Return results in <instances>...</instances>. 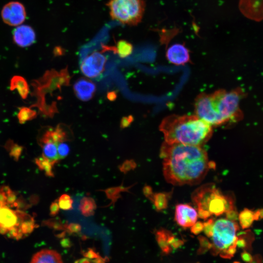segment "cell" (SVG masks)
Instances as JSON below:
<instances>
[{
	"instance_id": "cell-1",
	"label": "cell",
	"mask_w": 263,
	"mask_h": 263,
	"mask_svg": "<svg viewBox=\"0 0 263 263\" xmlns=\"http://www.w3.org/2000/svg\"><path fill=\"white\" fill-rule=\"evenodd\" d=\"M160 156L164 178L174 186L197 185L204 179L208 170L214 167L202 146L164 141Z\"/></svg>"
},
{
	"instance_id": "cell-2",
	"label": "cell",
	"mask_w": 263,
	"mask_h": 263,
	"mask_svg": "<svg viewBox=\"0 0 263 263\" xmlns=\"http://www.w3.org/2000/svg\"><path fill=\"white\" fill-rule=\"evenodd\" d=\"M244 94L240 88L229 92L221 89L210 94L201 93L195 99V115L212 127L237 122L243 117L240 103Z\"/></svg>"
},
{
	"instance_id": "cell-3",
	"label": "cell",
	"mask_w": 263,
	"mask_h": 263,
	"mask_svg": "<svg viewBox=\"0 0 263 263\" xmlns=\"http://www.w3.org/2000/svg\"><path fill=\"white\" fill-rule=\"evenodd\" d=\"M165 142L203 146L211 138L212 127L195 115L171 114L159 125Z\"/></svg>"
},
{
	"instance_id": "cell-4",
	"label": "cell",
	"mask_w": 263,
	"mask_h": 263,
	"mask_svg": "<svg viewBox=\"0 0 263 263\" xmlns=\"http://www.w3.org/2000/svg\"><path fill=\"white\" fill-rule=\"evenodd\" d=\"M21 204L17 195L9 187L0 188V234L19 240L34 230L35 221L20 209Z\"/></svg>"
},
{
	"instance_id": "cell-5",
	"label": "cell",
	"mask_w": 263,
	"mask_h": 263,
	"mask_svg": "<svg viewBox=\"0 0 263 263\" xmlns=\"http://www.w3.org/2000/svg\"><path fill=\"white\" fill-rule=\"evenodd\" d=\"M191 197L196 206L198 216L204 220L212 215L219 216L234 210L232 200L212 184L205 185L198 188Z\"/></svg>"
},
{
	"instance_id": "cell-6",
	"label": "cell",
	"mask_w": 263,
	"mask_h": 263,
	"mask_svg": "<svg viewBox=\"0 0 263 263\" xmlns=\"http://www.w3.org/2000/svg\"><path fill=\"white\" fill-rule=\"evenodd\" d=\"M239 225L233 220L220 218L214 222L209 250L214 255L230 259L233 257L237 247Z\"/></svg>"
},
{
	"instance_id": "cell-7",
	"label": "cell",
	"mask_w": 263,
	"mask_h": 263,
	"mask_svg": "<svg viewBox=\"0 0 263 263\" xmlns=\"http://www.w3.org/2000/svg\"><path fill=\"white\" fill-rule=\"evenodd\" d=\"M107 5L113 20L130 26L141 21L145 9L144 0H109Z\"/></svg>"
},
{
	"instance_id": "cell-8",
	"label": "cell",
	"mask_w": 263,
	"mask_h": 263,
	"mask_svg": "<svg viewBox=\"0 0 263 263\" xmlns=\"http://www.w3.org/2000/svg\"><path fill=\"white\" fill-rule=\"evenodd\" d=\"M106 60L103 54L94 52L82 60L80 66L81 71L87 77L96 78L104 71Z\"/></svg>"
},
{
	"instance_id": "cell-9",
	"label": "cell",
	"mask_w": 263,
	"mask_h": 263,
	"mask_svg": "<svg viewBox=\"0 0 263 263\" xmlns=\"http://www.w3.org/2000/svg\"><path fill=\"white\" fill-rule=\"evenodd\" d=\"M1 18L4 22L9 25H21L26 18V11L23 4L18 1H11L3 7Z\"/></svg>"
},
{
	"instance_id": "cell-10",
	"label": "cell",
	"mask_w": 263,
	"mask_h": 263,
	"mask_svg": "<svg viewBox=\"0 0 263 263\" xmlns=\"http://www.w3.org/2000/svg\"><path fill=\"white\" fill-rule=\"evenodd\" d=\"M198 216L196 210L189 205L179 204L176 206L175 220L183 227H191L197 222Z\"/></svg>"
},
{
	"instance_id": "cell-11",
	"label": "cell",
	"mask_w": 263,
	"mask_h": 263,
	"mask_svg": "<svg viewBox=\"0 0 263 263\" xmlns=\"http://www.w3.org/2000/svg\"><path fill=\"white\" fill-rule=\"evenodd\" d=\"M239 6L248 19L256 21L263 19V0H239Z\"/></svg>"
},
{
	"instance_id": "cell-12",
	"label": "cell",
	"mask_w": 263,
	"mask_h": 263,
	"mask_svg": "<svg viewBox=\"0 0 263 263\" xmlns=\"http://www.w3.org/2000/svg\"><path fill=\"white\" fill-rule=\"evenodd\" d=\"M157 242L164 254L170 253L183 244V241L176 238L170 232L161 229L156 232Z\"/></svg>"
},
{
	"instance_id": "cell-13",
	"label": "cell",
	"mask_w": 263,
	"mask_h": 263,
	"mask_svg": "<svg viewBox=\"0 0 263 263\" xmlns=\"http://www.w3.org/2000/svg\"><path fill=\"white\" fill-rule=\"evenodd\" d=\"M166 57L170 63L176 65H182L190 61L188 49L183 44L175 43L168 48Z\"/></svg>"
},
{
	"instance_id": "cell-14",
	"label": "cell",
	"mask_w": 263,
	"mask_h": 263,
	"mask_svg": "<svg viewBox=\"0 0 263 263\" xmlns=\"http://www.w3.org/2000/svg\"><path fill=\"white\" fill-rule=\"evenodd\" d=\"M13 38L15 43L18 46L26 47L35 42L36 34L31 27L26 25H20L13 30Z\"/></svg>"
},
{
	"instance_id": "cell-15",
	"label": "cell",
	"mask_w": 263,
	"mask_h": 263,
	"mask_svg": "<svg viewBox=\"0 0 263 263\" xmlns=\"http://www.w3.org/2000/svg\"><path fill=\"white\" fill-rule=\"evenodd\" d=\"M76 96L80 100L87 101L91 99L96 91L95 85L90 80L80 78L74 85Z\"/></svg>"
},
{
	"instance_id": "cell-16",
	"label": "cell",
	"mask_w": 263,
	"mask_h": 263,
	"mask_svg": "<svg viewBox=\"0 0 263 263\" xmlns=\"http://www.w3.org/2000/svg\"><path fill=\"white\" fill-rule=\"evenodd\" d=\"M68 133L62 125H59L55 129L47 130L39 140V142L51 141L56 143L69 140Z\"/></svg>"
},
{
	"instance_id": "cell-17",
	"label": "cell",
	"mask_w": 263,
	"mask_h": 263,
	"mask_svg": "<svg viewBox=\"0 0 263 263\" xmlns=\"http://www.w3.org/2000/svg\"><path fill=\"white\" fill-rule=\"evenodd\" d=\"M30 263H63L60 255L52 249H42L36 253Z\"/></svg>"
},
{
	"instance_id": "cell-18",
	"label": "cell",
	"mask_w": 263,
	"mask_h": 263,
	"mask_svg": "<svg viewBox=\"0 0 263 263\" xmlns=\"http://www.w3.org/2000/svg\"><path fill=\"white\" fill-rule=\"evenodd\" d=\"M39 144L42 149V155L49 161L53 165L58 163L60 160L57 154V144L51 142H40Z\"/></svg>"
},
{
	"instance_id": "cell-19",
	"label": "cell",
	"mask_w": 263,
	"mask_h": 263,
	"mask_svg": "<svg viewBox=\"0 0 263 263\" xmlns=\"http://www.w3.org/2000/svg\"><path fill=\"white\" fill-rule=\"evenodd\" d=\"M10 86L11 91L17 89L22 99L27 98L29 92V88L24 78L19 75L14 76L11 79Z\"/></svg>"
},
{
	"instance_id": "cell-20",
	"label": "cell",
	"mask_w": 263,
	"mask_h": 263,
	"mask_svg": "<svg viewBox=\"0 0 263 263\" xmlns=\"http://www.w3.org/2000/svg\"><path fill=\"white\" fill-rule=\"evenodd\" d=\"M259 218L258 212L244 209L242 210L238 216V219L240 225L243 229L249 227L254 220Z\"/></svg>"
},
{
	"instance_id": "cell-21",
	"label": "cell",
	"mask_w": 263,
	"mask_h": 263,
	"mask_svg": "<svg viewBox=\"0 0 263 263\" xmlns=\"http://www.w3.org/2000/svg\"><path fill=\"white\" fill-rule=\"evenodd\" d=\"M96 207L93 198L85 196L81 199L78 208L83 216L89 217L94 214Z\"/></svg>"
},
{
	"instance_id": "cell-22",
	"label": "cell",
	"mask_w": 263,
	"mask_h": 263,
	"mask_svg": "<svg viewBox=\"0 0 263 263\" xmlns=\"http://www.w3.org/2000/svg\"><path fill=\"white\" fill-rule=\"evenodd\" d=\"M133 185L125 187L123 186V184L117 187H111L105 189H102L101 191H104L107 197L111 200V203L109 205H114L117 200L121 197V192H129V189Z\"/></svg>"
},
{
	"instance_id": "cell-23",
	"label": "cell",
	"mask_w": 263,
	"mask_h": 263,
	"mask_svg": "<svg viewBox=\"0 0 263 263\" xmlns=\"http://www.w3.org/2000/svg\"><path fill=\"white\" fill-rule=\"evenodd\" d=\"M133 51L132 45L129 42L121 39L117 41L116 46L114 47V53H116L122 58L131 55Z\"/></svg>"
},
{
	"instance_id": "cell-24",
	"label": "cell",
	"mask_w": 263,
	"mask_h": 263,
	"mask_svg": "<svg viewBox=\"0 0 263 263\" xmlns=\"http://www.w3.org/2000/svg\"><path fill=\"white\" fill-rule=\"evenodd\" d=\"M35 163L38 168L45 172L46 176L54 177L53 168L54 165L49 161L41 156L35 159Z\"/></svg>"
},
{
	"instance_id": "cell-25",
	"label": "cell",
	"mask_w": 263,
	"mask_h": 263,
	"mask_svg": "<svg viewBox=\"0 0 263 263\" xmlns=\"http://www.w3.org/2000/svg\"><path fill=\"white\" fill-rule=\"evenodd\" d=\"M168 196L165 193H154L151 199L157 210H162L167 208L168 204Z\"/></svg>"
},
{
	"instance_id": "cell-26",
	"label": "cell",
	"mask_w": 263,
	"mask_h": 263,
	"mask_svg": "<svg viewBox=\"0 0 263 263\" xmlns=\"http://www.w3.org/2000/svg\"><path fill=\"white\" fill-rule=\"evenodd\" d=\"M17 116L19 123L24 124L34 119L37 116V112L30 108L23 107L19 109Z\"/></svg>"
},
{
	"instance_id": "cell-27",
	"label": "cell",
	"mask_w": 263,
	"mask_h": 263,
	"mask_svg": "<svg viewBox=\"0 0 263 263\" xmlns=\"http://www.w3.org/2000/svg\"><path fill=\"white\" fill-rule=\"evenodd\" d=\"M57 201L60 209L63 210H70L73 209V200L69 195L63 194Z\"/></svg>"
},
{
	"instance_id": "cell-28",
	"label": "cell",
	"mask_w": 263,
	"mask_h": 263,
	"mask_svg": "<svg viewBox=\"0 0 263 263\" xmlns=\"http://www.w3.org/2000/svg\"><path fill=\"white\" fill-rule=\"evenodd\" d=\"M136 167V163L132 159L126 160L121 165L118 166L120 171L124 174H126L129 171L133 170Z\"/></svg>"
},
{
	"instance_id": "cell-29",
	"label": "cell",
	"mask_w": 263,
	"mask_h": 263,
	"mask_svg": "<svg viewBox=\"0 0 263 263\" xmlns=\"http://www.w3.org/2000/svg\"><path fill=\"white\" fill-rule=\"evenodd\" d=\"M57 154L59 160L65 158L69 153V146L65 142H60L57 145Z\"/></svg>"
},
{
	"instance_id": "cell-30",
	"label": "cell",
	"mask_w": 263,
	"mask_h": 263,
	"mask_svg": "<svg viewBox=\"0 0 263 263\" xmlns=\"http://www.w3.org/2000/svg\"><path fill=\"white\" fill-rule=\"evenodd\" d=\"M6 145L10 150V155L15 158L18 159L21 152L22 147L17 144H14L11 141H8Z\"/></svg>"
},
{
	"instance_id": "cell-31",
	"label": "cell",
	"mask_w": 263,
	"mask_h": 263,
	"mask_svg": "<svg viewBox=\"0 0 263 263\" xmlns=\"http://www.w3.org/2000/svg\"><path fill=\"white\" fill-rule=\"evenodd\" d=\"M44 223L47 225L56 229H62L65 227V225L58 217L49 219Z\"/></svg>"
},
{
	"instance_id": "cell-32",
	"label": "cell",
	"mask_w": 263,
	"mask_h": 263,
	"mask_svg": "<svg viewBox=\"0 0 263 263\" xmlns=\"http://www.w3.org/2000/svg\"><path fill=\"white\" fill-rule=\"evenodd\" d=\"M214 222V220L211 218L204 223L203 231L207 238H209L211 235Z\"/></svg>"
},
{
	"instance_id": "cell-33",
	"label": "cell",
	"mask_w": 263,
	"mask_h": 263,
	"mask_svg": "<svg viewBox=\"0 0 263 263\" xmlns=\"http://www.w3.org/2000/svg\"><path fill=\"white\" fill-rule=\"evenodd\" d=\"M133 121V117L131 115L123 117L120 121V128L121 129H125L128 127L132 124Z\"/></svg>"
},
{
	"instance_id": "cell-34",
	"label": "cell",
	"mask_w": 263,
	"mask_h": 263,
	"mask_svg": "<svg viewBox=\"0 0 263 263\" xmlns=\"http://www.w3.org/2000/svg\"><path fill=\"white\" fill-rule=\"evenodd\" d=\"M204 229V223L196 222L191 227V232L194 234L200 233Z\"/></svg>"
},
{
	"instance_id": "cell-35",
	"label": "cell",
	"mask_w": 263,
	"mask_h": 263,
	"mask_svg": "<svg viewBox=\"0 0 263 263\" xmlns=\"http://www.w3.org/2000/svg\"><path fill=\"white\" fill-rule=\"evenodd\" d=\"M59 207L57 200L52 203L50 207V214L52 216H56L59 211Z\"/></svg>"
},
{
	"instance_id": "cell-36",
	"label": "cell",
	"mask_w": 263,
	"mask_h": 263,
	"mask_svg": "<svg viewBox=\"0 0 263 263\" xmlns=\"http://www.w3.org/2000/svg\"><path fill=\"white\" fill-rule=\"evenodd\" d=\"M67 230L70 232H77L81 230V226L77 223H70L66 225Z\"/></svg>"
},
{
	"instance_id": "cell-37",
	"label": "cell",
	"mask_w": 263,
	"mask_h": 263,
	"mask_svg": "<svg viewBox=\"0 0 263 263\" xmlns=\"http://www.w3.org/2000/svg\"><path fill=\"white\" fill-rule=\"evenodd\" d=\"M143 192L144 195L151 200L154 194L152 192L151 188L149 186H145L143 188Z\"/></svg>"
},
{
	"instance_id": "cell-38",
	"label": "cell",
	"mask_w": 263,
	"mask_h": 263,
	"mask_svg": "<svg viewBox=\"0 0 263 263\" xmlns=\"http://www.w3.org/2000/svg\"><path fill=\"white\" fill-rule=\"evenodd\" d=\"M242 258L246 263H251L253 258L251 255L246 251H244L242 253Z\"/></svg>"
},
{
	"instance_id": "cell-39",
	"label": "cell",
	"mask_w": 263,
	"mask_h": 263,
	"mask_svg": "<svg viewBox=\"0 0 263 263\" xmlns=\"http://www.w3.org/2000/svg\"><path fill=\"white\" fill-rule=\"evenodd\" d=\"M117 97V92L115 91H110L107 94V98L110 101H114Z\"/></svg>"
},
{
	"instance_id": "cell-40",
	"label": "cell",
	"mask_w": 263,
	"mask_h": 263,
	"mask_svg": "<svg viewBox=\"0 0 263 263\" xmlns=\"http://www.w3.org/2000/svg\"><path fill=\"white\" fill-rule=\"evenodd\" d=\"M233 263H240L237 262H234Z\"/></svg>"
},
{
	"instance_id": "cell-41",
	"label": "cell",
	"mask_w": 263,
	"mask_h": 263,
	"mask_svg": "<svg viewBox=\"0 0 263 263\" xmlns=\"http://www.w3.org/2000/svg\"></svg>"
}]
</instances>
